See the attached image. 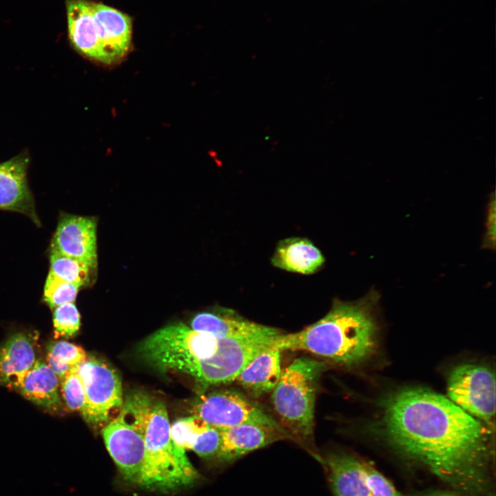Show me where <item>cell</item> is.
<instances>
[{"instance_id":"obj_19","label":"cell","mask_w":496,"mask_h":496,"mask_svg":"<svg viewBox=\"0 0 496 496\" xmlns=\"http://www.w3.org/2000/svg\"><path fill=\"white\" fill-rule=\"evenodd\" d=\"M324 262V258L318 247L310 240L300 237L280 241L271 257L276 267L304 275L316 273Z\"/></svg>"},{"instance_id":"obj_20","label":"cell","mask_w":496,"mask_h":496,"mask_svg":"<svg viewBox=\"0 0 496 496\" xmlns=\"http://www.w3.org/2000/svg\"><path fill=\"white\" fill-rule=\"evenodd\" d=\"M265 327L225 308L199 313L190 322V327L194 330L209 334L218 340L254 333Z\"/></svg>"},{"instance_id":"obj_16","label":"cell","mask_w":496,"mask_h":496,"mask_svg":"<svg viewBox=\"0 0 496 496\" xmlns=\"http://www.w3.org/2000/svg\"><path fill=\"white\" fill-rule=\"evenodd\" d=\"M36 335L21 331L0 344V386L14 390L37 358Z\"/></svg>"},{"instance_id":"obj_6","label":"cell","mask_w":496,"mask_h":496,"mask_svg":"<svg viewBox=\"0 0 496 496\" xmlns=\"http://www.w3.org/2000/svg\"><path fill=\"white\" fill-rule=\"evenodd\" d=\"M170 429L165 404L154 401L145 436V462L140 485L143 488L173 490L198 478L185 450L172 441Z\"/></svg>"},{"instance_id":"obj_23","label":"cell","mask_w":496,"mask_h":496,"mask_svg":"<svg viewBox=\"0 0 496 496\" xmlns=\"http://www.w3.org/2000/svg\"><path fill=\"white\" fill-rule=\"evenodd\" d=\"M79 288L74 284L48 273L44 285L43 299L53 309L65 303L74 302Z\"/></svg>"},{"instance_id":"obj_26","label":"cell","mask_w":496,"mask_h":496,"mask_svg":"<svg viewBox=\"0 0 496 496\" xmlns=\"http://www.w3.org/2000/svg\"><path fill=\"white\" fill-rule=\"evenodd\" d=\"M79 366L74 367L60 382V394L70 411H81L85 403L83 382L79 373Z\"/></svg>"},{"instance_id":"obj_28","label":"cell","mask_w":496,"mask_h":496,"mask_svg":"<svg viewBox=\"0 0 496 496\" xmlns=\"http://www.w3.org/2000/svg\"><path fill=\"white\" fill-rule=\"evenodd\" d=\"M486 233L485 235V245L489 248L495 247V201L493 197L488 209Z\"/></svg>"},{"instance_id":"obj_25","label":"cell","mask_w":496,"mask_h":496,"mask_svg":"<svg viewBox=\"0 0 496 496\" xmlns=\"http://www.w3.org/2000/svg\"><path fill=\"white\" fill-rule=\"evenodd\" d=\"M53 310L55 335L68 338L76 335L81 326V318L74 302L59 305Z\"/></svg>"},{"instance_id":"obj_14","label":"cell","mask_w":496,"mask_h":496,"mask_svg":"<svg viewBox=\"0 0 496 496\" xmlns=\"http://www.w3.org/2000/svg\"><path fill=\"white\" fill-rule=\"evenodd\" d=\"M28 159L22 155L0 163V209L28 216L41 225L27 180Z\"/></svg>"},{"instance_id":"obj_27","label":"cell","mask_w":496,"mask_h":496,"mask_svg":"<svg viewBox=\"0 0 496 496\" xmlns=\"http://www.w3.org/2000/svg\"><path fill=\"white\" fill-rule=\"evenodd\" d=\"M221 443V429L209 425L206 430L195 439L191 450L203 458L215 457Z\"/></svg>"},{"instance_id":"obj_5","label":"cell","mask_w":496,"mask_h":496,"mask_svg":"<svg viewBox=\"0 0 496 496\" xmlns=\"http://www.w3.org/2000/svg\"><path fill=\"white\" fill-rule=\"evenodd\" d=\"M154 403L147 393L133 391L124 398L119 414L101 429L106 448L123 478L139 486L145 462V436Z\"/></svg>"},{"instance_id":"obj_2","label":"cell","mask_w":496,"mask_h":496,"mask_svg":"<svg viewBox=\"0 0 496 496\" xmlns=\"http://www.w3.org/2000/svg\"><path fill=\"white\" fill-rule=\"evenodd\" d=\"M380 296L372 289L353 302L333 300L329 311L302 330L282 333L273 345L281 351H303L343 368H353L377 351Z\"/></svg>"},{"instance_id":"obj_3","label":"cell","mask_w":496,"mask_h":496,"mask_svg":"<svg viewBox=\"0 0 496 496\" xmlns=\"http://www.w3.org/2000/svg\"><path fill=\"white\" fill-rule=\"evenodd\" d=\"M69 38L73 47L88 58L116 64L132 45L131 18L107 5L87 0L67 2Z\"/></svg>"},{"instance_id":"obj_9","label":"cell","mask_w":496,"mask_h":496,"mask_svg":"<svg viewBox=\"0 0 496 496\" xmlns=\"http://www.w3.org/2000/svg\"><path fill=\"white\" fill-rule=\"evenodd\" d=\"M78 370L85 389V403L80 412L89 424L103 428L122 409L121 378L107 363L94 357H87Z\"/></svg>"},{"instance_id":"obj_24","label":"cell","mask_w":496,"mask_h":496,"mask_svg":"<svg viewBox=\"0 0 496 496\" xmlns=\"http://www.w3.org/2000/svg\"><path fill=\"white\" fill-rule=\"evenodd\" d=\"M209 425L196 415L179 419L171 426L172 441L181 449H191L196 437L206 430Z\"/></svg>"},{"instance_id":"obj_21","label":"cell","mask_w":496,"mask_h":496,"mask_svg":"<svg viewBox=\"0 0 496 496\" xmlns=\"http://www.w3.org/2000/svg\"><path fill=\"white\" fill-rule=\"evenodd\" d=\"M87 358L86 352L81 347L59 340L48 344L45 362L61 382L72 369L83 362Z\"/></svg>"},{"instance_id":"obj_11","label":"cell","mask_w":496,"mask_h":496,"mask_svg":"<svg viewBox=\"0 0 496 496\" xmlns=\"http://www.w3.org/2000/svg\"><path fill=\"white\" fill-rule=\"evenodd\" d=\"M325 464L335 496H404L373 466L353 455L330 453Z\"/></svg>"},{"instance_id":"obj_4","label":"cell","mask_w":496,"mask_h":496,"mask_svg":"<svg viewBox=\"0 0 496 496\" xmlns=\"http://www.w3.org/2000/svg\"><path fill=\"white\" fill-rule=\"evenodd\" d=\"M328 368L322 361L297 358L282 370L271 391L277 422L293 441L305 446L313 442L316 397L320 378Z\"/></svg>"},{"instance_id":"obj_18","label":"cell","mask_w":496,"mask_h":496,"mask_svg":"<svg viewBox=\"0 0 496 496\" xmlns=\"http://www.w3.org/2000/svg\"><path fill=\"white\" fill-rule=\"evenodd\" d=\"M60 380L45 362L37 359L14 391L34 404L54 413L63 409Z\"/></svg>"},{"instance_id":"obj_13","label":"cell","mask_w":496,"mask_h":496,"mask_svg":"<svg viewBox=\"0 0 496 496\" xmlns=\"http://www.w3.org/2000/svg\"><path fill=\"white\" fill-rule=\"evenodd\" d=\"M50 252L97 265L96 223L94 218L62 214L51 240Z\"/></svg>"},{"instance_id":"obj_17","label":"cell","mask_w":496,"mask_h":496,"mask_svg":"<svg viewBox=\"0 0 496 496\" xmlns=\"http://www.w3.org/2000/svg\"><path fill=\"white\" fill-rule=\"evenodd\" d=\"M280 355L281 351L273 344L265 348L240 372L235 382L254 398L271 392L282 373Z\"/></svg>"},{"instance_id":"obj_15","label":"cell","mask_w":496,"mask_h":496,"mask_svg":"<svg viewBox=\"0 0 496 496\" xmlns=\"http://www.w3.org/2000/svg\"><path fill=\"white\" fill-rule=\"evenodd\" d=\"M220 429L221 443L215 458L221 463H231L250 452L287 439L275 429L254 424H239Z\"/></svg>"},{"instance_id":"obj_8","label":"cell","mask_w":496,"mask_h":496,"mask_svg":"<svg viewBox=\"0 0 496 496\" xmlns=\"http://www.w3.org/2000/svg\"><path fill=\"white\" fill-rule=\"evenodd\" d=\"M218 339L180 322L164 327L138 346L141 358L161 370L183 372L189 364L214 355Z\"/></svg>"},{"instance_id":"obj_29","label":"cell","mask_w":496,"mask_h":496,"mask_svg":"<svg viewBox=\"0 0 496 496\" xmlns=\"http://www.w3.org/2000/svg\"><path fill=\"white\" fill-rule=\"evenodd\" d=\"M417 496H457L455 494L446 492V491H442V490H437V491H431L425 493L421 495H419Z\"/></svg>"},{"instance_id":"obj_12","label":"cell","mask_w":496,"mask_h":496,"mask_svg":"<svg viewBox=\"0 0 496 496\" xmlns=\"http://www.w3.org/2000/svg\"><path fill=\"white\" fill-rule=\"evenodd\" d=\"M446 389L452 402L476 420L490 422L495 413V379L489 369L459 364L450 373Z\"/></svg>"},{"instance_id":"obj_10","label":"cell","mask_w":496,"mask_h":496,"mask_svg":"<svg viewBox=\"0 0 496 496\" xmlns=\"http://www.w3.org/2000/svg\"><path fill=\"white\" fill-rule=\"evenodd\" d=\"M194 413L218 428L254 424L275 429L291 440L276 420L237 390L225 389L203 395L194 406Z\"/></svg>"},{"instance_id":"obj_22","label":"cell","mask_w":496,"mask_h":496,"mask_svg":"<svg viewBox=\"0 0 496 496\" xmlns=\"http://www.w3.org/2000/svg\"><path fill=\"white\" fill-rule=\"evenodd\" d=\"M96 268L88 263L55 252H50V271L54 276L79 287L92 281Z\"/></svg>"},{"instance_id":"obj_7","label":"cell","mask_w":496,"mask_h":496,"mask_svg":"<svg viewBox=\"0 0 496 496\" xmlns=\"http://www.w3.org/2000/svg\"><path fill=\"white\" fill-rule=\"evenodd\" d=\"M282 333L276 328L266 326L254 333L218 339L213 355L189 364L183 373L194 378L203 388L232 383L248 364Z\"/></svg>"},{"instance_id":"obj_1","label":"cell","mask_w":496,"mask_h":496,"mask_svg":"<svg viewBox=\"0 0 496 496\" xmlns=\"http://www.w3.org/2000/svg\"><path fill=\"white\" fill-rule=\"evenodd\" d=\"M381 406V432L397 451L455 488L479 486L490 452L480 421L448 398L422 387L398 389Z\"/></svg>"}]
</instances>
